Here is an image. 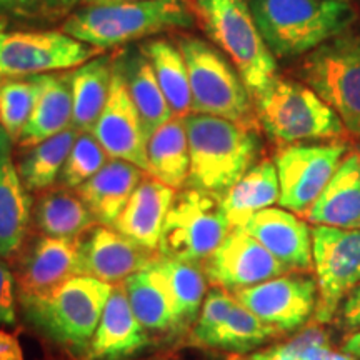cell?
Here are the masks:
<instances>
[{"label":"cell","instance_id":"6da1fadb","mask_svg":"<svg viewBox=\"0 0 360 360\" xmlns=\"http://www.w3.org/2000/svg\"><path fill=\"white\" fill-rule=\"evenodd\" d=\"M184 122L191 148L187 187L224 195L254 167L260 152L254 127L193 112L184 117Z\"/></svg>","mask_w":360,"mask_h":360},{"label":"cell","instance_id":"7a4b0ae2","mask_svg":"<svg viewBox=\"0 0 360 360\" xmlns=\"http://www.w3.org/2000/svg\"><path fill=\"white\" fill-rule=\"evenodd\" d=\"M195 24L188 0H135L85 6L64 22L62 32L98 51Z\"/></svg>","mask_w":360,"mask_h":360},{"label":"cell","instance_id":"3957f363","mask_svg":"<svg viewBox=\"0 0 360 360\" xmlns=\"http://www.w3.org/2000/svg\"><path fill=\"white\" fill-rule=\"evenodd\" d=\"M255 24L274 57L312 52L344 34L355 19L347 0H249Z\"/></svg>","mask_w":360,"mask_h":360},{"label":"cell","instance_id":"277c9868","mask_svg":"<svg viewBox=\"0 0 360 360\" xmlns=\"http://www.w3.org/2000/svg\"><path fill=\"white\" fill-rule=\"evenodd\" d=\"M195 22L232 62L252 98L277 77V62L262 39L249 0H188Z\"/></svg>","mask_w":360,"mask_h":360},{"label":"cell","instance_id":"5b68a950","mask_svg":"<svg viewBox=\"0 0 360 360\" xmlns=\"http://www.w3.org/2000/svg\"><path fill=\"white\" fill-rule=\"evenodd\" d=\"M110 292V283L74 276L45 294L19 300L27 319L51 339L74 349H87Z\"/></svg>","mask_w":360,"mask_h":360},{"label":"cell","instance_id":"8992f818","mask_svg":"<svg viewBox=\"0 0 360 360\" xmlns=\"http://www.w3.org/2000/svg\"><path fill=\"white\" fill-rule=\"evenodd\" d=\"M184 53L192 94V112L222 117L254 127L255 109L252 94L240 74L219 49L193 35H182Z\"/></svg>","mask_w":360,"mask_h":360},{"label":"cell","instance_id":"52a82bcc","mask_svg":"<svg viewBox=\"0 0 360 360\" xmlns=\"http://www.w3.org/2000/svg\"><path fill=\"white\" fill-rule=\"evenodd\" d=\"M257 120L274 141L299 143L327 141L344 132V124L309 85L276 77L254 97Z\"/></svg>","mask_w":360,"mask_h":360},{"label":"cell","instance_id":"ba28073f","mask_svg":"<svg viewBox=\"0 0 360 360\" xmlns=\"http://www.w3.org/2000/svg\"><path fill=\"white\" fill-rule=\"evenodd\" d=\"M232 231L220 195L184 188L175 193L159 242L162 257L204 262Z\"/></svg>","mask_w":360,"mask_h":360},{"label":"cell","instance_id":"9c48e42d","mask_svg":"<svg viewBox=\"0 0 360 360\" xmlns=\"http://www.w3.org/2000/svg\"><path fill=\"white\" fill-rule=\"evenodd\" d=\"M304 79L335 110L344 127L360 135V35L340 34L305 58Z\"/></svg>","mask_w":360,"mask_h":360},{"label":"cell","instance_id":"30bf717a","mask_svg":"<svg viewBox=\"0 0 360 360\" xmlns=\"http://www.w3.org/2000/svg\"><path fill=\"white\" fill-rule=\"evenodd\" d=\"M101 52L58 30H0V80L74 69Z\"/></svg>","mask_w":360,"mask_h":360},{"label":"cell","instance_id":"8fae6325","mask_svg":"<svg viewBox=\"0 0 360 360\" xmlns=\"http://www.w3.org/2000/svg\"><path fill=\"white\" fill-rule=\"evenodd\" d=\"M312 257L319 281L315 321L327 323L360 283V231L317 225L312 229Z\"/></svg>","mask_w":360,"mask_h":360},{"label":"cell","instance_id":"7c38bea8","mask_svg":"<svg viewBox=\"0 0 360 360\" xmlns=\"http://www.w3.org/2000/svg\"><path fill=\"white\" fill-rule=\"evenodd\" d=\"M345 142L290 143L277 152L276 167L283 209L304 214L321 197L347 154Z\"/></svg>","mask_w":360,"mask_h":360},{"label":"cell","instance_id":"4fadbf2b","mask_svg":"<svg viewBox=\"0 0 360 360\" xmlns=\"http://www.w3.org/2000/svg\"><path fill=\"white\" fill-rule=\"evenodd\" d=\"M202 270L214 285L233 292L289 272L285 265L242 227H232L222 244L204 260Z\"/></svg>","mask_w":360,"mask_h":360},{"label":"cell","instance_id":"5bb4252c","mask_svg":"<svg viewBox=\"0 0 360 360\" xmlns=\"http://www.w3.org/2000/svg\"><path fill=\"white\" fill-rule=\"evenodd\" d=\"M260 321L281 332L302 327L317 307V283L304 276H278L233 292Z\"/></svg>","mask_w":360,"mask_h":360},{"label":"cell","instance_id":"9a60e30c","mask_svg":"<svg viewBox=\"0 0 360 360\" xmlns=\"http://www.w3.org/2000/svg\"><path fill=\"white\" fill-rule=\"evenodd\" d=\"M90 132L107 152L109 159L130 162L148 174L147 139L143 135L141 117L115 60L109 98Z\"/></svg>","mask_w":360,"mask_h":360},{"label":"cell","instance_id":"2e32d148","mask_svg":"<svg viewBox=\"0 0 360 360\" xmlns=\"http://www.w3.org/2000/svg\"><path fill=\"white\" fill-rule=\"evenodd\" d=\"M150 252L109 225H97L80 238V276L110 285L127 281L154 262Z\"/></svg>","mask_w":360,"mask_h":360},{"label":"cell","instance_id":"e0dca14e","mask_svg":"<svg viewBox=\"0 0 360 360\" xmlns=\"http://www.w3.org/2000/svg\"><path fill=\"white\" fill-rule=\"evenodd\" d=\"M80 238H57L42 236L27 252L15 278L17 294L40 295L80 276Z\"/></svg>","mask_w":360,"mask_h":360},{"label":"cell","instance_id":"ac0fdd59","mask_svg":"<svg viewBox=\"0 0 360 360\" xmlns=\"http://www.w3.org/2000/svg\"><path fill=\"white\" fill-rule=\"evenodd\" d=\"M242 229L289 270H307L314 262L312 231L292 212L269 207L252 215Z\"/></svg>","mask_w":360,"mask_h":360},{"label":"cell","instance_id":"d6986e66","mask_svg":"<svg viewBox=\"0 0 360 360\" xmlns=\"http://www.w3.org/2000/svg\"><path fill=\"white\" fill-rule=\"evenodd\" d=\"M146 328L135 317L124 285L112 287L97 330L87 347L89 360H122L147 347Z\"/></svg>","mask_w":360,"mask_h":360},{"label":"cell","instance_id":"ffe728a7","mask_svg":"<svg viewBox=\"0 0 360 360\" xmlns=\"http://www.w3.org/2000/svg\"><path fill=\"white\" fill-rule=\"evenodd\" d=\"M175 193V188L152 175L142 179L112 227L143 249H159L162 229Z\"/></svg>","mask_w":360,"mask_h":360},{"label":"cell","instance_id":"44dd1931","mask_svg":"<svg viewBox=\"0 0 360 360\" xmlns=\"http://www.w3.org/2000/svg\"><path fill=\"white\" fill-rule=\"evenodd\" d=\"M12 139L0 127V257L15 254L30 222V197L12 157Z\"/></svg>","mask_w":360,"mask_h":360},{"label":"cell","instance_id":"7402d4cb","mask_svg":"<svg viewBox=\"0 0 360 360\" xmlns=\"http://www.w3.org/2000/svg\"><path fill=\"white\" fill-rule=\"evenodd\" d=\"M143 174L147 172L130 162L110 159L92 179L77 188V195L98 225L112 227L142 182Z\"/></svg>","mask_w":360,"mask_h":360},{"label":"cell","instance_id":"603a6c76","mask_svg":"<svg viewBox=\"0 0 360 360\" xmlns=\"http://www.w3.org/2000/svg\"><path fill=\"white\" fill-rule=\"evenodd\" d=\"M305 217L315 225L360 231V152H352L340 162Z\"/></svg>","mask_w":360,"mask_h":360},{"label":"cell","instance_id":"cb8c5ba5","mask_svg":"<svg viewBox=\"0 0 360 360\" xmlns=\"http://www.w3.org/2000/svg\"><path fill=\"white\" fill-rule=\"evenodd\" d=\"M40 94L29 122L22 130L20 147L30 148L47 141L53 135L72 127L74 102H72L70 74H42L39 75Z\"/></svg>","mask_w":360,"mask_h":360},{"label":"cell","instance_id":"d4e9b609","mask_svg":"<svg viewBox=\"0 0 360 360\" xmlns=\"http://www.w3.org/2000/svg\"><path fill=\"white\" fill-rule=\"evenodd\" d=\"M114 60L112 56H96L70 72L74 102L72 127L79 132H90L105 107L110 94Z\"/></svg>","mask_w":360,"mask_h":360},{"label":"cell","instance_id":"484cf974","mask_svg":"<svg viewBox=\"0 0 360 360\" xmlns=\"http://www.w3.org/2000/svg\"><path fill=\"white\" fill-rule=\"evenodd\" d=\"M127 84L130 98L141 117L143 135L147 142L165 122L172 119L167 98L162 92L152 64L143 53H134L124 60H115Z\"/></svg>","mask_w":360,"mask_h":360},{"label":"cell","instance_id":"4316f807","mask_svg":"<svg viewBox=\"0 0 360 360\" xmlns=\"http://www.w3.org/2000/svg\"><path fill=\"white\" fill-rule=\"evenodd\" d=\"M124 289L135 317L146 330L165 332L180 328L172 294L152 265L130 276L124 282Z\"/></svg>","mask_w":360,"mask_h":360},{"label":"cell","instance_id":"83f0119b","mask_svg":"<svg viewBox=\"0 0 360 360\" xmlns=\"http://www.w3.org/2000/svg\"><path fill=\"white\" fill-rule=\"evenodd\" d=\"M278 199L281 186L277 167L270 160L260 162L247 170L244 177L220 195L224 212L232 227H242L252 215L272 207Z\"/></svg>","mask_w":360,"mask_h":360},{"label":"cell","instance_id":"f1b7e54d","mask_svg":"<svg viewBox=\"0 0 360 360\" xmlns=\"http://www.w3.org/2000/svg\"><path fill=\"white\" fill-rule=\"evenodd\" d=\"M148 175L172 188L187 186L191 148L184 117H172L147 142Z\"/></svg>","mask_w":360,"mask_h":360},{"label":"cell","instance_id":"f546056e","mask_svg":"<svg viewBox=\"0 0 360 360\" xmlns=\"http://www.w3.org/2000/svg\"><path fill=\"white\" fill-rule=\"evenodd\" d=\"M141 52L152 64L174 117H186L191 114V82H188L186 58L179 45L169 40L157 39L143 44Z\"/></svg>","mask_w":360,"mask_h":360},{"label":"cell","instance_id":"4dcf8cb0","mask_svg":"<svg viewBox=\"0 0 360 360\" xmlns=\"http://www.w3.org/2000/svg\"><path fill=\"white\" fill-rule=\"evenodd\" d=\"M35 217L44 236L57 238H80L97 225V220L82 199L67 188H56L44 193L39 200Z\"/></svg>","mask_w":360,"mask_h":360},{"label":"cell","instance_id":"1f68e13d","mask_svg":"<svg viewBox=\"0 0 360 360\" xmlns=\"http://www.w3.org/2000/svg\"><path fill=\"white\" fill-rule=\"evenodd\" d=\"M79 134L75 127H69L64 132L29 148L24 159L17 165L27 191H45L57 182Z\"/></svg>","mask_w":360,"mask_h":360},{"label":"cell","instance_id":"d6a6232c","mask_svg":"<svg viewBox=\"0 0 360 360\" xmlns=\"http://www.w3.org/2000/svg\"><path fill=\"white\" fill-rule=\"evenodd\" d=\"M278 334L274 327L260 321L240 302H236L222 323L202 339L199 347L231 350L236 354H247L259 345L274 339Z\"/></svg>","mask_w":360,"mask_h":360},{"label":"cell","instance_id":"836d02e7","mask_svg":"<svg viewBox=\"0 0 360 360\" xmlns=\"http://www.w3.org/2000/svg\"><path fill=\"white\" fill-rule=\"evenodd\" d=\"M167 283L179 315V326L187 327L193 319L197 321L202 304L205 300V274L192 262L175 259H155L150 264Z\"/></svg>","mask_w":360,"mask_h":360},{"label":"cell","instance_id":"e575fe53","mask_svg":"<svg viewBox=\"0 0 360 360\" xmlns=\"http://www.w3.org/2000/svg\"><path fill=\"white\" fill-rule=\"evenodd\" d=\"M40 94L39 75L0 82V127L13 142L19 141Z\"/></svg>","mask_w":360,"mask_h":360},{"label":"cell","instance_id":"d590c367","mask_svg":"<svg viewBox=\"0 0 360 360\" xmlns=\"http://www.w3.org/2000/svg\"><path fill=\"white\" fill-rule=\"evenodd\" d=\"M332 352L327 332L310 326L289 340L257 352L237 354L231 360H328Z\"/></svg>","mask_w":360,"mask_h":360},{"label":"cell","instance_id":"8d00e7d4","mask_svg":"<svg viewBox=\"0 0 360 360\" xmlns=\"http://www.w3.org/2000/svg\"><path fill=\"white\" fill-rule=\"evenodd\" d=\"M107 159L109 155L92 132H80L70 148L58 180L65 187L79 188L107 164Z\"/></svg>","mask_w":360,"mask_h":360},{"label":"cell","instance_id":"74e56055","mask_svg":"<svg viewBox=\"0 0 360 360\" xmlns=\"http://www.w3.org/2000/svg\"><path fill=\"white\" fill-rule=\"evenodd\" d=\"M236 302V295H231L225 289L215 287V289L210 290L205 295L199 317H197V323L193 327L192 344L197 345L207 334H210L215 327L220 326Z\"/></svg>","mask_w":360,"mask_h":360},{"label":"cell","instance_id":"f35d334b","mask_svg":"<svg viewBox=\"0 0 360 360\" xmlns=\"http://www.w3.org/2000/svg\"><path fill=\"white\" fill-rule=\"evenodd\" d=\"M15 289V277L0 257V328L12 327L17 322Z\"/></svg>","mask_w":360,"mask_h":360},{"label":"cell","instance_id":"ab89813d","mask_svg":"<svg viewBox=\"0 0 360 360\" xmlns=\"http://www.w3.org/2000/svg\"><path fill=\"white\" fill-rule=\"evenodd\" d=\"M342 323L347 330L360 332V283L342 307Z\"/></svg>","mask_w":360,"mask_h":360},{"label":"cell","instance_id":"60d3db41","mask_svg":"<svg viewBox=\"0 0 360 360\" xmlns=\"http://www.w3.org/2000/svg\"><path fill=\"white\" fill-rule=\"evenodd\" d=\"M0 360H25L19 339L6 328H0Z\"/></svg>","mask_w":360,"mask_h":360},{"label":"cell","instance_id":"b9f144b4","mask_svg":"<svg viewBox=\"0 0 360 360\" xmlns=\"http://www.w3.org/2000/svg\"><path fill=\"white\" fill-rule=\"evenodd\" d=\"M80 0H40V13L51 19L65 15L74 8Z\"/></svg>","mask_w":360,"mask_h":360},{"label":"cell","instance_id":"7bdbcfd3","mask_svg":"<svg viewBox=\"0 0 360 360\" xmlns=\"http://www.w3.org/2000/svg\"><path fill=\"white\" fill-rule=\"evenodd\" d=\"M0 7L19 15H37L40 13V0H0Z\"/></svg>","mask_w":360,"mask_h":360},{"label":"cell","instance_id":"ee69618b","mask_svg":"<svg viewBox=\"0 0 360 360\" xmlns=\"http://www.w3.org/2000/svg\"><path fill=\"white\" fill-rule=\"evenodd\" d=\"M342 350H344L345 354L352 355L354 359L360 360V332H355V334L350 335L349 339L344 342V347H342Z\"/></svg>","mask_w":360,"mask_h":360},{"label":"cell","instance_id":"f6af8a7d","mask_svg":"<svg viewBox=\"0 0 360 360\" xmlns=\"http://www.w3.org/2000/svg\"><path fill=\"white\" fill-rule=\"evenodd\" d=\"M87 6H109V4H122V2H135V0H84Z\"/></svg>","mask_w":360,"mask_h":360}]
</instances>
